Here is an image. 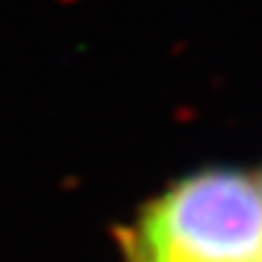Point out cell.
<instances>
[{
    "instance_id": "cell-1",
    "label": "cell",
    "mask_w": 262,
    "mask_h": 262,
    "mask_svg": "<svg viewBox=\"0 0 262 262\" xmlns=\"http://www.w3.org/2000/svg\"><path fill=\"white\" fill-rule=\"evenodd\" d=\"M131 262H262V196L250 178L206 170L146 206L126 233Z\"/></svg>"
},
{
    "instance_id": "cell-2",
    "label": "cell",
    "mask_w": 262,
    "mask_h": 262,
    "mask_svg": "<svg viewBox=\"0 0 262 262\" xmlns=\"http://www.w3.org/2000/svg\"><path fill=\"white\" fill-rule=\"evenodd\" d=\"M257 189H260V196H262V182H260V187H257Z\"/></svg>"
}]
</instances>
